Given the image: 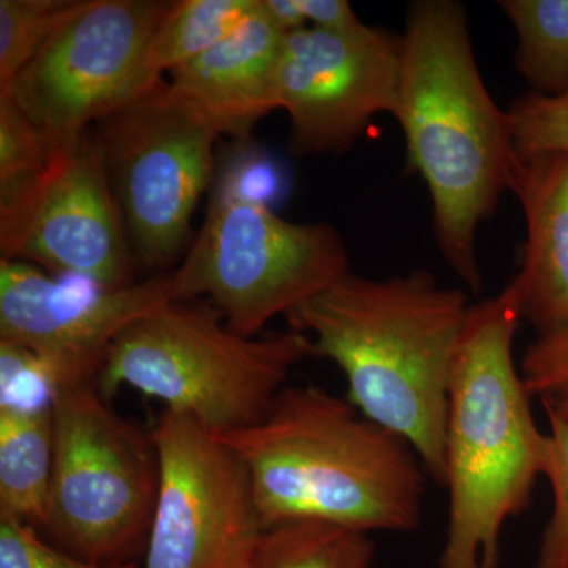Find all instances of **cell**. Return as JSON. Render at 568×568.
I'll return each instance as SVG.
<instances>
[{
    "instance_id": "ba28073f",
    "label": "cell",
    "mask_w": 568,
    "mask_h": 568,
    "mask_svg": "<svg viewBox=\"0 0 568 568\" xmlns=\"http://www.w3.org/2000/svg\"><path fill=\"white\" fill-rule=\"evenodd\" d=\"M134 260L166 267L192 233L215 170V125L170 82L92 126Z\"/></svg>"
},
{
    "instance_id": "484cf974",
    "label": "cell",
    "mask_w": 568,
    "mask_h": 568,
    "mask_svg": "<svg viewBox=\"0 0 568 568\" xmlns=\"http://www.w3.org/2000/svg\"><path fill=\"white\" fill-rule=\"evenodd\" d=\"M295 3L308 28L347 32L364 26L346 0H295Z\"/></svg>"
},
{
    "instance_id": "83f0119b",
    "label": "cell",
    "mask_w": 568,
    "mask_h": 568,
    "mask_svg": "<svg viewBox=\"0 0 568 568\" xmlns=\"http://www.w3.org/2000/svg\"><path fill=\"white\" fill-rule=\"evenodd\" d=\"M541 399H544V407L549 416L558 417L559 420L568 424V390L541 396Z\"/></svg>"
},
{
    "instance_id": "8fae6325",
    "label": "cell",
    "mask_w": 568,
    "mask_h": 568,
    "mask_svg": "<svg viewBox=\"0 0 568 568\" xmlns=\"http://www.w3.org/2000/svg\"><path fill=\"white\" fill-rule=\"evenodd\" d=\"M0 252L110 290L134 283L132 246L92 129L55 149L47 170L0 204Z\"/></svg>"
},
{
    "instance_id": "9a60e30c",
    "label": "cell",
    "mask_w": 568,
    "mask_h": 568,
    "mask_svg": "<svg viewBox=\"0 0 568 568\" xmlns=\"http://www.w3.org/2000/svg\"><path fill=\"white\" fill-rule=\"evenodd\" d=\"M508 192L525 213V257L518 272L523 320L538 336L568 332V153L518 159Z\"/></svg>"
},
{
    "instance_id": "d6986e66",
    "label": "cell",
    "mask_w": 568,
    "mask_h": 568,
    "mask_svg": "<svg viewBox=\"0 0 568 568\" xmlns=\"http://www.w3.org/2000/svg\"><path fill=\"white\" fill-rule=\"evenodd\" d=\"M372 534L325 523H287L265 529L250 568H373Z\"/></svg>"
},
{
    "instance_id": "cb8c5ba5",
    "label": "cell",
    "mask_w": 568,
    "mask_h": 568,
    "mask_svg": "<svg viewBox=\"0 0 568 568\" xmlns=\"http://www.w3.org/2000/svg\"><path fill=\"white\" fill-rule=\"evenodd\" d=\"M102 566L70 555L52 545L39 530L13 519H0V568H136Z\"/></svg>"
},
{
    "instance_id": "277c9868",
    "label": "cell",
    "mask_w": 568,
    "mask_h": 568,
    "mask_svg": "<svg viewBox=\"0 0 568 568\" xmlns=\"http://www.w3.org/2000/svg\"><path fill=\"white\" fill-rule=\"evenodd\" d=\"M518 275L473 306L452 368L446 422L448 514L439 568H499L503 530L529 507L544 433L515 365Z\"/></svg>"
},
{
    "instance_id": "4fadbf2b",
    "label": "cell",
    "mask_w": 568,
    "mask_h": 568,
    "mask_svg": "<svg viewBox=\"0 0 568 568\" xmlns=\"http://www.w3.org/2000/svg\"><path fill=\"white\" fill-rule=\"evenodd\" d=\"M171 301H179L171 274L110 290L73 286L32 264L0 260V343L37 358L52 388L97 381L114 339Z\"/></svg>"
},
{
    "instance_id": "4316f807",
    "label": "cell",
    "mask_w": 568,
    "mask_h": 568,
    "mask_svg": "<svg viewBox=\"0 0 568 568\" xmlns=\"http://www.w3.org/2000/svg\"><path fill=\"white\" fill-rule=\"evenodd\" d=\"M244 171L246 174H248V182H265L268 183V185H275L276 186V179L275 174L272 173V168L268 166H261V164H245ZM239 179H230L226 183H241L246 182L245 175H242L239 173ZM219 189L224 190V192L234 194V196L244 197V200L253 201V192L260 196V185L257 183H248V186H246V183H242V185H220Z\"/></svg>"
},
{
    "instance_id": "5b68a950",
    "label": "cell",
    "mask_w": 568,
    "mask_h": 568,
    "mask_svg": "<svg viewBox=\"0 0 568 568\" xmlns=\"http://www.w3.org/2000/svg\"><path fill=\"white\" fill-rule=\"evenodd\" d=\"M312 357L310 336L241 335L219 312L171 301L114 339L97 384L108 398L133 388L220 436L263 420L291 372Z\"/></svg>"
},
{
    "instance_id": "d4e9b609",
    "label": "cell",
    "mask_w": 568,
    "mask_h": 568,
    "mask_svg": "<svg viewBox=\"0 0 568 568\" xmlns=\"http://www.w3.org/2000/svg\"><path fill=\"white\" fill-rule=\"evenodd\" d=\"M519 373L530 395L568 390V332L538 336L523 355Z\"/></svg>"
},
{
    "instance_id": "9c48e42d",
    "label": "cell",
    "mask_w": 568,
    "mask_h": 568,
    "mask_svg": "<svg viewBox=\"0 0 568 568\" xmlns=\"http://www.w3.org/2000/svg\"><path fill=\"white\" fill-rule=\"evenodd\" d=\"M171 3L84 0L7 89L52 148L80 138L100 119L155 85L145 52Z\"/></svg>"
},
{
    "instance_id": "52a82bcc",
    "label": "cell",
    "mask_w": 568,
    "mask_h": 568,
    "mask_svg": "<svg viewBox=\"0 0 568 568\" xmlns=\"http://www.w3.org/2000/svg\"><path fill=\"white\" fill-rule=\"evenodd\" d=\"M347 272L349 254L332 224L287 222L219 189L171 276L179 301L205 295L234 332L256 336Z\"/></svg>"
},
{
    "instance_id": "e0dca14e",
    "label": "cell",
    "mask_w": 568,
    "mask_h": 568,
    "mask_svg": "<svg viewBox=\"0 0 568 568\" xmlns=\"http://www.w3.org/2000/svg\"><path fill=\"white\" fill-rule=\"evenodd\" d=\"M257 6L260 0H178L171 3L145 52L149 84H160L166 71L173 73L237 31Z\"/></svg>"
},
{
    "instance_id": "ffe728a7",
    "label": "cell",
    "mask_w": 568,
    "mask_h": 568,
    "mask_svg": "<svg viewBox=\"0 0 568 568\" xmlns=\"http://www.w3.org/2000/svg\"><path fill=\"white\" fill-rule=\"evenodd\" d=\"M84 0H0V85H9Z\"/></svg>"
},
{
    "instance_id": "30bf717a",
    "label": "cell",
    "mask_w": 568,
    "mask_h": 568,
    "mask_svg": "<svg viewBox=\"0 0 568 568\" xmlns=\"http://www.w3.org/2000/svg\"><path fill=\"white\" fill-rule=\"evenodd\" d=\"M152 436L160 485L144 568H250L265 529L242 459L170 410L160 414Z\"/></svg>"
},
{
    "instance_id": "ac0fdd59",
    "label": "cell",
    "mask_w": 568,
    "mask_h": 568,
    "mask_svg": "<svg viewBox=\"0 0 568 568\" xmlns=\"http://www.w3.org/2000/svg\"><path fill=\"white\" fill-rule=\"evenodd\" d=\"M518 37L515 67L538 95L568 93V0H500Z\"/></svg>"
},
{
    "instance_id": "7402d4cb",
    "label": "cell",
    "mask_w": 568,
    "mask_h": 568,
    "mask_svg": "<svg viewBox=\"0 0 568 568\" xmlns=\"http://www.w3.org/2000/svg\"><path fill=\"white\" fill-rule=\"evenodd\" d=\"M541 448V476L552 489L551 518L541 534L536 568H568V424L549 416Z\"/></svg>"
},
{
    "instance_id": "7c38bea8",
    "label": "cell",
    "mask_w": 568,
    "mask_h": 568,
    "mask_svg": "<svg viewBox=\"0 0 568 568\" xmlns=\"http://www.w3.org/2000/svg\"><path fill=\"white\" fill-rule=\"evenodd\" d=\"M403 39L386 29L286 33L278 67L280 110L295 153L345 152L381 112L394 114Z\"/></svg>"
},
{
    "instance_id": "6da1fadb",
    "label": "cell",
    "mask_w": 568,
    "mask_h": 568,
    "mask_svg": "<svg viewBox=\"0 0 568 568\" xmlns=\"http://www.w3.org/2000/svg\"><path fill=\"white\" fill-rule=\"evenodd\" d=\"M470 308L465 291L428 271L386 280L347 272L286 321L310 336L315 357L339 366L347 399L405 437L444 487L448 387Z\"/></svg>"
},
{
    "instance_id": "7a4b0ae2",
    "label": "cell",
    "mask_w": 568,
    "mask_h": 568,
    "mask_svg": "<svg viewBox=\"0 0 568 568\" xmlns=\"http://www.w3.org/2000/svg\"><path fill=\"white\" fill-rule=\"evenodd\" d=\"M402 39L394 115L407 168L428 185L440 253L478 294V226L496 211L518 162L510 119L481 80L463 3L417 0Z\"/></svg>"
},
{
    "instance_id": "2e32d148",
    "label": "cell",
    "mask_w": 568,
    "mask_h": 568,
    "mask_svg": "<svg viewBox=\"0 0 568 568\" xmlns=\"http://www.w3.org/2000/svg\"><path fill=\"white\" fill-rule=\"evenodd\" d=\"M54 426L51 405H0V519L41 532L48 517Z\"/></svg>"
},
{
    "instance_id": "44dd1931",
    "label": "cell",
    "mask_w": 568,
    "mask_h": 568,
    "mask_svg": "<svg viewBox=\"0 0 568 568\" xmlns=\"http://www.w3.org/2000/svg\"><path fill=\"white\" fill-rule=\"evenodd\" d=\"M55 149L0 89V204L9 203L50 164Z\"/></svg>"
},
{
    "instance_id": "8992f818",
    "label": "cell",
    "mask_w": 568,
    "mask_h": 568,
    "mask_svg": "<svg viewBox=\"0 0 568 568\" xmlns=\"http://www.w3.org/2000/svg\"><path fill=\"white\" fill-rule=\"evenodd\" d=\"M54 462L41 536L102 566L144 558L160 485L159 452L115 413L97 381L52 388Z\"/></svg>"
},
{
    "instance_id": "603a6c76",
    "label": "cell",
    "mask_w": 568,
    "mask_h": 568,
    "mask_svg": "<svg viewBox=\"0 0 568 568\" xmlns=\"http://www.w3.org/2000/svg\"><path fill=\"white\" fill-rule=\"evenodd\" d=\"M507 112L518 159L568 153V93L547 97L529 91Z\"/></svg>"
},
{
    "instance_id": "3957f363",
    "label": "cell",
    "mask_w": 568,
    "mask_h": 568,
    "mask_svg": "<svg viewBox=\"0 0 568 568\" xmlns=\"http://www.w3.org/2000/svg\"><path fill=\"white\" fill-rule=\"evenodd\" d=\"M244 463L264 529L325 523L410 532L424 514V463L405 437L317 386H286L263 420L220 435Z\"/></svg>"
},
{
    "instance_id": "5bb4252c",
    "label": "cell",
    "mask_w": 568,
    "mask_h": 568,
    "mask_svg": "<svg viewBox=\"0 0 568 568\" xmlns=\"http://www.w3.org/2000/svg\"><path fill=\"white\" fill-rule=\"evenodd\" d=\"M286 32L260 0L230 37L171 73L170 84L194 104L220 134L246 141L254 126L280 110L278 67Z\"/></svg>"
}]
</instances>
